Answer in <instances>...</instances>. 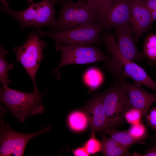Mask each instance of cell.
I'll list each match as a JSON object with an SVG mask.
<instances>
[{
	"label": "cell",
	"mask_w": 156,
	"mask_h": 156,
	"mask_svg": "<svg viewBox=\"0 0 156 156\" xmlns=\"http://www.w3.org/2000/svg\"><path fill=\"white\" fill-rule=\"evenodd\" d=\"M44 94V92H25L3 86L0 90V101L15 118L23 123L29 116L44 112L41 96Z\"/></svg>",
	"instance_id": "obj_1"
},
{
	"label": "cell",
	"mask_w": 156,
	"mask_h": 156,
	"mask_svg": "<svg viewBox=\"0 0 156 156\" xmlns=\"http://www.w3.org/2000/svg\"><path fill=\"white\" fill-rule=\"evenodd\" d=\"M61 8L59 17L50 27V31H59L74 28L83 24L99 22L94 9L83 1L75 3L73 0L60 1Z\"/></svg>",
	"instance_id": "obj_2"
},
{
	"label": "cell",
	"mask_w": 156,
	"mask_h": 156,
	"mask_svg": "<svg viewBox=\"0 0 156 156\" xmlns=\"http://www.w3.org/2000/svg\"><path fill=\"white\" fill-rule=\"evenodd\" d=\"M53 4L50 0H43L36 3L29 0L27 2L28 7L20 11H14L9 7L1 5L2 12L14 17L22 28L38 29L44 26L50 28L55 20Z\"/></svg>",
	"instance_id": "obj_3"
},
{
	"label": "cell",
	"mask_w": 156,
	"mask_h": 156,
	"mask_svg": "<svg viewBox=\"0 0 156 156\" xmlns=\"http://www.w3.org/2000/svg\"><path fill=\"white\" fill-rule=\"evenodd\" d=\"M123 80H114L112 86L103 92V105L109 129H116L124 123L125 114L133 108Z\"/></svg>",
	"instance_id": "obj_4"
},
{
	"label": "cell",
	"mask_w": 156,
	"mask_h": 156,
	"mask_svg": "<svg viewBox=\"0 0 156 156\" xmlns=\"http://www.w3.org/2000/svg\"><path fill=\"white\" fill-rule=\"evenodd\" d=\"M2 105L0 106V156H23L29 141L33 138L50 130L46 127L38 131L31 133H23L12 129L10 124H5L4 116L8 112Z\"/></svg>",
	"instance_id": "obj_5"
},
{
	"label": "cell",
	"mask_w": 156,
	"mask_h": 156,
	"mask_svg": "<svg viewBox=\"0 0 156 156\" xmlns=\"http://www.w3.org/2000/svg\"><path fill=\"white\" fill-rule=\"evenodd\" d=\"M103 27L100 23L83 24L70 29L57 31L44 32L40 29L37 32L40 38L50 37L56 43L66 44H98L101 41Z\"/></svg>",
	"instance_id": "obj_6"
},
{
	"label": "cell",
	"mask_w": 156,
	"mask_h": 156,
	"mask_svg": "<svg viewBox=\"0 0 156 156\" xmlns=\"http://www.w3.org/2000/svg\"><path fill=\"white\" fill-rule=\"evenodd\" d=\"M40 38L37 31L32 30L23 45L14 48L16 57L15 62L21 63L25 69L32 81L33 91L35 92H39L36 76L41 61L44 57L42 51L47 47V44Z\"/></svg>",
	"instance_id": "obj_7"
},
{
	"label": "cell",
	"mask_w": 156,
	"mask_h": 156,
	"mask_svg": "<svg viewBox=\"0 0 156 156\" xmlns=\"http://www.w3.org/2000/svg\"><path fill=\"white\" fill-rule=\"evenodd\" d=\"M56 51L62 53L61 57L57 67L54 72H57L61 67L70 64H83L103 61L106 62L109 59L97 46L90 44H70L56 43Z\"/></svg>",
	"instance_id": "obj_8"
},
{
	"label": "cell",
	"mask_w": 156,
	"mask_h": 156,
	"mask_svg": "<svg viewBox=\"0 0 156 156\" xmlns=\"http://www.w3.org/2000/svg\"><path fill=\"white\" fill-rule=\"evenodd\" d=\"M133 0H116L107 9L98 15L99 22L104 29L130 24L131 10Z\"/></svg>",
	"instance_id": "obj_9"
},
{
	"label": "cell",
	"mask_w": 156,
	"mask_h": 156,
	"mask_svg": "<svg viewBox=\"0 0 156 156\" xmlns=\"http://www.w3.org/2000/svg\"><path fill=\"white\" fill-rule=\"evenodd\" d=\"M115 27L117 38V46L121 54L128 60H135L140 62L144 57L142 53L137 49L131 25Z\"/></svg>",
	"instance_id": "obj_10"
},
{
	"label": "cell",
	"mask_w": 156,
	"mask_h": 156,
	"mask_svg": "<svg viewBox=\"0 0 156 156\" xmlns=\"http://www.w3.org/2000/svg\"><path fill=\"white\" fill-rule=\"evenodd\" d=\"M154 21L143 0H133L130 24L135 35L134 39L135 42L138 41L143 34L151 29Z\"/></svg>",
	"instance_id": "obj_11"
},
{
	"label": "cell",
	"mask_w": 156,
	"mask_h": 156,
	"mask_svg": "<svg viewBox=\"0 0 156 156\" xmlns=\"http://www.w3.org/2000/svg\"><path fill=\"white\" fill-rule=\"evenodd\" d=\"M103 92L92 99L88 105L86 114L92 133L97 132L105 133L109 127L104 108Z\"/></svg>",
	"instance_id": "obj_12"
},
{
	"label": "cell",
	"mask_w": 156,
	"mask_h": 156,
	"mask_svg": "<svg viewBox=\"0 0 156 156\" xmlns=\"http://www.w3.org/2000/svg\"><path fill=\"white\" fill-rule=\"evenodd\" d=\"M122 82L131 106L133 108L141 111L142 119L147 114L151 105L156 102V94L149 93L142 88L140 85L134 83H129L125 79H123Z\"/></svg>",
	"instance_id": "obj_13"
},
{
	"label": "cell",
	"mask_w": 156,
	"mask_h": 156,
	"mask_svg": "<svg viewBox=\"0 0 156 156\" xmlns=\"http://www.w3.org/2000/svg\"><path fill=\"white\" fill-rule=\"evenodd\" d=\"M123 66L122 77L123 79L129 78L134 83L143 85L156 92V81L153 80L144 69L133 61L125 58L121 59Z\"/></svg>",
	"instance_id": "obj_14"
},
{
	"label": "cell",
	"mask_w": 156,
	"mask_h": 156,
	"mask_svg": "<svg viewBox=\"0 0 156 156\" xmlns=\"http://www.w3.org/2000/svg\"><path fill=\"white\" fill-rule=\"evenodd\" d=\"M101 140L102 144L101 152L105 156H130L131 154L129 152L111 138L105 135L102 136Z\"/></svg>",
	"instance_id": "obj_15"
},
{
	"label": "cell",
	"mask_w": 156,
	"mask_h": 156,
	"mask_svg": "<svg viewBox=\"0 0 156 156\" xmlns=\"http://www.w3.org/2000/svg\"><path fill=\"white\" fill-rule=\"evenodd\" d=\"M104 133L109 135L112 139L127 151L133 144L142 143L133 138L127 130L120 131L116 129H109Z\"/></svg>",
	"instance_id": "obj_16"
},
{
	"label": "cell",
	"mask_w": 156,
	"mask_h": 156,
	"mask_svg": "<svg viewBox=\"0 0 156 156\" xmlns=\"http://www.w3.org/2000/svg\"><path fill=\"white\" fill-rule=\"evenodd\" d=\"M67 120L70 128L76 131H81L85 130L89 122L86 114L79 111H75L70 114Z\"/></svg>",
	"instance_id": "obj_17"
},
{
	"label": "cell",
	"mask_w": 156,
	"mask_h": 156,
	"mask_svg": "<svg viewBox=\"0 0 156 156\" xmlns=\"http://www.w3.org/2000/svg\"><path fill=\"white\" fill-rule=\"evenodd\" d=\"M142 53L151 64L156 63V34H150L146 38Z\"/></svg>",
	"instance_id": "obj_18"
},
{
	"label": "cell",
	"mask_w": 156,
	"mask_h": 156,
	"mask_svg": "<svg viewBox=\"0 0 156 156\" xmlns=\"http://www.w3.org/2000/svg\"><path fill=\"white\" fill-rule=\"evenodd\" d=\"M8 53L2 45L0 47V81L4 86H8V84L11 83L8 77L9 71L12 70L14 62L10 64L7 61L5 55Z\"/></svg>",
	"instance_id": "obj_19"
},
{
	"label": "cell",
	"mask_w": 156,
	"mask_h": 156,
	"mask_svg": "<svg viewBox=\"0 0 156 156\" xmlns=\"http://www.w3.org/2000/svg\"><path fill=\"white\" fill-rule=\"evenodd\" d=\"M83 80L85 84L89 87L96 89L102 83L103 76L101 71L95 68H89L85 73Z\"/></svg>",
	"instance_id": "obj_20"
},
{
	"label": "cell",
	"mask_w": 156,
	"mask_h": 156,
	"mask_svg": "<svg viewBox=\"0 0 156 156\" xmlns=\"http://www.w3.org/2000/svg\"><path fill=\"white\" fill-rule=\"evenodd\" d=\"M127 131L133 138L142 143L145 139L149 136L147 135L146 127L144 124L141 122L131 125L130 128Z\"/></svg>",
	"instance_id": "obj_21"
},
{
	"label": "cell",
	"mask_w": 156,
	"mask_h": 156,
	"mask_svg": "<svg viewBox=\"0 0 156 156\" xmlns=\"http://www.w3.org/2000/svg\"><path fill=\"white\" fill-rule=\"evenodd\" d=\"M116 0H82L93 8L97 15L110 7Z\"/></svg>",
	"instance_id": "obj_22"
},
{
	"label": "cell",
	"mask_w": 156,
	"mask_h": 156,
	"mask_svg": "<svg viewBox=\"0 0 156 156\" xmlns=\"http://www.w3.org/2000/svg\"><path fill=\"white\" fill-rule=\"evenodd\" d=\"M124 117L125 121L131 125L137 124L141 122L142 119V112L140 110L133 108L125 113Z\"/></svg>",
	"instance_id": "obj_23"
},
{
	"label": "cell",
	"mask_w": 156,
	"mask_h": 156,
	"mask_svg": "<svg viewBox=\"0 0 156 156\" xmlns=\"http://www.w3.org/2000/svg\"><path fill=\"white\" fill-rule=\"evenodd\" d=\"M95 133H92L91 137L83 146L90 154L101 152V142L95 138Z\"/></svg>",
	"instance_id": "obj_24"
},
{
	"label": "cell",
	"mask_w": 156,
	"mask_h": 156,
	"mask_svg": "<svg viewBox=\"0 0 156 156\" xmlns=\"http://www.w3.org/2000/svg\"><path fill=\"white\" fill-rule=\"evenodd\" d=\"M145 117L147 125L156 131V107H152L149 113Z\"/></svg>",
	"instance_id": "obj_25"
},
{
	"label": "cell",
	"mask_w": 156,
	"mask_h": 156,
	"mask_svg": "<svg viewBox=\"0 0 156 156\" xmlns=\"http://www.w3.org/2000/svg\"><path fill=\"white\" fill-rule=\"evenodd\" d=\"M154 21H156V0H143Z\"/></svg>",
	"instance_id": "obj_26"
},
{
	"label": "cell",
	"mask_w": 156,
	"mask_h": 156,
	"mask_svg": "<svg viewBox=\"0 0 156 156\" xmlns=\"http://www.w3.org/2000/svg\"><path fill=\"white\" fill-rule=\"evenodd\" d=\"M73 153L76 156H88L90 154L83 146L77 148L73 151Z\"/></svg>",
	"instance_id": "obj_27"
},
{
	"label": "cell",
	"mask_w": 156,
	"mask_h": 156,
	"mask_svg": "<svg viewBox=\"0 0 156 156\" xmlns=\"http://www.w3.org/2000/svg\"><path fill=\"white\" fill-rule=\"evenodd\" d=\"M150 144L156 145V131H155V133L153 134Z\"/></svg>",
	"instance_id": "obj_28"
},
{
	"label": "cell",
	"mask_w": 156,
	"mask_h": 156,
	"mask_svg": "<svg viewBox=\"0 0 156 156\" xmlns=\"http://www.w3.org/2000/svg\"><path fill=\"white\" fill-rule=\"evenodd\" d=\"M0 1L2 2V3L1 4L5 7H9V5L6 1L5 0H0Z\"/></svg>",
	"instance_id": "obj_29"
},
{
	"label": "cell",
	"mask_w": 156,
	"mask_h": 156,
	"mask_svg": "<svg viewBox=\"0 0 156 156\" xmlns=\"http://www.w3.org/2000/svg\"><path fill=\"white\" fill-rule=\"evenodd\" d=\"M50 1L53 3L54 4L56 3L58 1H60L62 0H50ZM82 0H78V1H82Z\"/></svg>",
	"instance_id": "obj_30"
}]
</instances>
